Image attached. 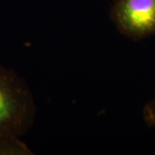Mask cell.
<instances>
[{
  "label": "cell",
  "instance_id": "7a4b0ae2",
  "mask_svg": "<svg viewBox=\"0 0 155 155\" xmlns=\"http://www.w3.org/2000/svg\"><path fill=\"white\" fill-rule=\"evenodd\" d=\"M110 17L118 31L134 41L155 35V0H115Z\"/></svg>",
  "mask_w": 155,
  "mask_h": 155
},
{
  "label": "cell",
  "instance_id": "6da1fadb",
  "mask_svg": "<svg viewBox=\"0 0 155 155\" xmlns=\"http://www.w3.org/2000/svg\"><path fill=\"white\" fill-rule=\"evenodd\" d=\"M36 106L25 80L0 65V136L20 139L33 126Z\"/></svg>",
  "mask_w": 155,
  "mask_h": 155
},
{
  "label": "cell",
  "instance_id": "277c9868",
  "mask_svg": "<svg viewBox=\"0 0 155 155\" xmlns=\"http://www.w3.org/2000/svg\"><path fill=\"white\" fill-rule=\"evenodd\" d=\"M143 118L148 126L155 127V97L145 105Z\"/></svg>",
  "mask_w": 155,
  "mask_h": 155
},
{
  "label": "cell",
  "instance_id": "3957f363",
  "mask_svg": "<svg viewBox=\"0 0 155 155\" xmlns=\"http://www.w3.org/2000/svg\"><path fill=\"white\" fill-rule=\"evenodd\" d=\"M32 151L20 139L0 136V155H30Z\"/></svg>",
  "mask_w": 155,
  "mask_h": 155
}]
</instances>
